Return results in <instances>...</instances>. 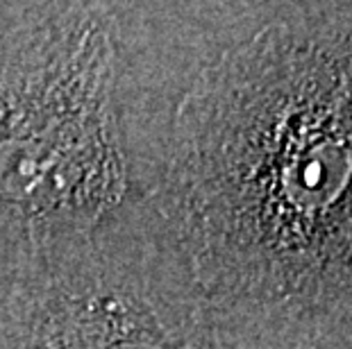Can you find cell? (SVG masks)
<instances>
[{
    "label": "cell",
    "mask_w": 352,
    "mask_h": 349,
    "mask_svg": "<svg viewBox=\"0 0 352 349\" xmlns=\"http://www.w3.org/2000/svg\"><path fill=\"white\" fill-rule=\"evenodd\" d=\"M151 195L239 349L352 343V3L289 5L205 66Z\"/></svg>",
    "instance_id": "cell-1"
},
{
    "label": "cell",
    "mask_w": 352,
    "mask_h": 349,
    "mask_svg": "<svg viewBox=\"0 0 352 349\" xmlns=\"http://www.w3.org/2000/svg\"><path fill=\"white\" fill-rule=\"evenodd\" d=\"M116 19L36 5L0 29V236L91 229L130 200Z\"/></svg>",
    "instance_id": "cell-2"
},
{
    "label": "cell",
    "mask_w": 352,
    "mask_h": 349,
    "mask_svg": "<svg viewBox=\"0 0 352 349\" xmlns=\"http://www.w3.org/2000/svg\"><path fill=\"white\" fill-rule=\"evenodd\" d=\"M0 349L239 347L148 193L85 232L0 236Z\"/></svg>",
    "instance_id": "cell-3"
},
{
    "label": "cell",
    "mask_w": 352,
    "mask_h": 349,
    "mask_svg": "<svg viewBox=\"0 0 352 349\" xmlns=\"http://www.w3.org/2000/svg\"><path fill=\"white\" fill-rule=\"evenodd\" d=\"M294 349H352V343H346V340H307Z\"/></svg>",
    "instance_id": "cell-4"
}]
</instances>
